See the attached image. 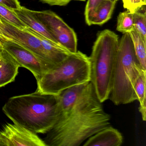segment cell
I'll return each instance as SVG.
<instances>
[{
    "mask_svg": "<svg viewBox=\"0 0 146 146\" xmlns=\"http://www.w3.org/2000/svg\"><path fill=\"white\" fill-rule=\"evenodd\" d=\"M61 113L44 141L47 146H79L110 125L106 113L90 81L69 88L59 94Z\"/></svg>",
    "mask_w": 146,
    "mask_h": 146,
    "instance_id": "obj_1",
    "label": "cell"
},
{
    "mask_svg": "<svg viewBox=\"0 0 146 146\" xmlns=\"http://www.w3.org/2000/svg\"><path fill=\"white\" fill-rule=\"evenodd\" d=\"M2 110L15 124L35 134H44L52 129L60 117V98L36 90L11 97Z\"/></svg>",
    "mask_w": 146,
    "mask_h": 146,
    "instance_id": "obj_2",
    "label": "cell"
},
{
    "mask_svg": "<svg viewBox=\"0 0 146 146\" xmlns=\"http://www.w3.org/2000/svg\"><path fill=\"white\" fill-rule=\"evenodd\" d=\"M117 34L108 29L100 31L89 58L90 82L101 102L109 99L119 47Z\"/></svg>",
    "mask_w": 146,
    "mask_h": 146,
    "instance_id": "obj_3",
    "label": "cell"
},
{
    "mask_svg": "<svg viewBox=\"0 0 146 146\" xmlns=\"http://www.w3.org/2000/svg\"><path fill=\"white\" fill-rule=\"evenodd\" d=\"M143 71L136 56L130 36L129 33L123 34L119 40L109 97L114 105L129 104L137 100L135 84Z\"/></svg>",
    "mask_w": 146,
    "mask_h": 146,
    "instance_id": "obj_4",
    "label": "cell"
},
{
    "mask_svg": "<svg viewBox=\"0 0 146 146\" xmlns=\"http://www.w3.org/2000/svg\"><path fill=\"white\" fill-rule=\"evenodd\" d=\"M89 58L80 51L72 53L37 81L36 90L58 95L65 90L90 81Z\"/></svg>",
    "mask_w": 146,
    "mask_h": 146,
    "instance_id": "obj_5",
    "label": "cell"
},
{
    "mask_svg": "<svg viewBox=\"0 0 146 146\" xmlns=\"http://www.w3.org/2000/svg\"><path fill=\"white\" fill-rule=\"evenodd\" d=\"M31 11L60 46L70 52H77L76 34L60 17L51 11Z\"/></svg>",
    "mask_w": 146,
    "mask_h": 146,
    "instance_id": "obj_6",
    "label": "cell"
},
{
    "mask_svg": "<svg viewBox=\"0 0 146 146\" xmlns=\"http://www.w3.org/2000/svg\"><path fill=\"white\" fill-rule=\"evenodd\" d=\"M0 32L4 38L18 43L33 53L40 60L46 72L52 68L40 38L26 29H19L0 17Z\"/></svg>",
    "mask_w": 146,
    "mask_h": 146,
    "instance_id": "obj_7",
    "label": "cell"
},
{
    "mask_svg": "<svg viewBox=\"0 0 146 146\" xmlns=\"http://www.w3.org/2000/svg\"><path fill=\"white\" fill-rule=\"evenodd\" d=\"M3 49L14 59L20 67L32 72L38 81L46 72L40 60L33 53L18 43L9 39H1Z\"/></svg>",
    "mask_w": 146,
    "mask_h": 146,
    "instance_id": "obj_8",
    "label": "cell"
},
{
    "mask_svg": "<svg viewBox=\"0 0 146 146\" xmlns=\"http://www.w3.org/2000/svg\"><path fill=\"white\" fill-rule=\"evenodd\" d=\"M0 137L4 146H47L36 134L15 124L6 125Z\"/></svg>",
    "mask_w": 146,
    "mask_h": 146,
    "instance_id": "obj_9",
    "label": "cell"
},
{
    "mask_svg": "<svg viewBox=\"0 0 146 146\" xmlns=\"http://www.w3.org/2000/svg\"><path fill=\"white\" fill-rule=\"evenodd\" d=\"M123 143L121 133L109 125L88 138L83 146H120Z\"/></svg>",
    "mask_w": 146,
    "mask_h": 146,
    "instance_id": "obj_10",
    "label": "cell"
},
{
    "mask_svg": "<svg viewBox=\"0 0 146 146\" xmlns=\"http://www.w3.org/2000/svg\"><path fill=\"white\" fill-rule=\"evenodd\" d=\"M14 11L19 19L28 28L41 35L54 44L61 46L56 41L42 23L35 17L31 10L21 6L19 9L14 10Z\"/></svg>",
    "mask_w": 146,
    "mask_h": 146,
    "instance_id": "obj_11",
    "label": "cell"
},
{
    "mask_svg": "<svg viewBox=\"0 0 146 146\" xmlns=\"http://www.w3.org/2000/svg\"><path fill=\"white\" fill-rule=\"evenodd\" d=\"M116 3V1L111 0L102 1L85 18L87 24L90 26L102 25L106 23L111 17Z\"/></svg>",
    "mask_w": 146,
    "mask_h": 146,
    "instance_id": "obj_12",
    "label": "cell"
},
{
    "mask_svg": "<svg viewBox=\"0 0 146 146\" xmlns=\"http://www.w3.org/2000/svg\"><path fill=\"white\" fill-rule=\"evenodd\" d=\"M0 60V88L13 82L20 67L17 61L3 50Z\"/></svg>",
    "mask_w": 146,
    "mask_h": 146,
    "instance_id": "obj_13",
    "label": "cell"
},
{
    "mask_svg": "<svg viewBox=\"0 0 146 146\" xmlns=\"http://www.w3.org/2000/svg\"><path fill=\"white\" fill-rule=\"evenodd\" d=\"M133 42L136 56L142 69L146 71V41L135 29L129 33Z\"/></svg>",
    "mask_w": 146,
    "mask_h": 146,
    "instance_id": "obj_14",
    "label": "cell"
},
{
    "mask_svg": "<svg viewBox=\"0 0 146 146\" xmlns=\"http://www.w3.org/2000/svg\"><path fill=\"white\" fill-rule=\"evenodd\" d=\"M146 71H143L137 80L135 91L140 103L139 111L143 121L146 120Z\"/></svg>",
    "mask_w": 146,
    "mask_h": 146,
    "instance_id": "obj_15",
    "label": "cell"
},
{
    "mask_svg": "<svg viewBox=\"0 0 146 146\" xmlns=\"http://www.w3.org/2000/svg\"><path fill=\"white\" fill-rule=\"evenodd\" d=\"M134 29L133 13L127 10L120 13L117 19V30L123 34L129 33Z\"/></svg>",
    "mask_w": 146,
    "mask_h": 146,
    "instance_id": "obj_16",
    "label": "cell"
},
{
    "mask_svg": "<svg viewBox=\"0 0 146 146\" xmlns=\"http://www.w3.org/2000/svg\"><path fill=\"white\" fill-rule=\"evenodd\" d=\"M0 17L19 29L24 30L28 28L19 19L14 10L1 5H0Z\"/></svg>",
    "mask_w": 146,
    "mask_h": 146,
    "instance_id": "obj_17",
    "label": "cell"
},
{
    "mask_svg": "<svg viewBox=\"0 0 146 146\" xmlns=\"http://www.w3.org/2000/svg\"><path fill=\"white\" fill-rule=\"evenodd\" d=\"M134 29L146 41V11L141 12L140 11L133 13Z\"/></svg>",
    "mask_w": 146,
    "mask_h": 146,
    "instance_id": "obj_18",
    "label": "cell"
},
{
    "mask_svg": "<svg viewBox=\"0 0 146 146\" xmlns=\"http://www.w3.org/2000/svg\"><path fill=\"white\" fill-rule=\"evenodd\" d=\"M123 7L131 13L143 9L145 7L146 0H122Z\"/></svg>",
    "mask_w": 146,
    "mask_h": 146,
    "instance_id": "obj_19",
    "label": "cell"
},
{
    "mask_svg": "<svg viewBox=\"0 0 146 146\" xmlns=\"http://www.w3.org/2000/svg\"><path fill=\"white\" fill-rule=\"evenodd\" d=\"M103 1L104 0H88L86 7H85V11H84L85 18L90 13ZM111 1L117 2L118 0H111Z\"/></svg>",
    "mask_w": 146,
    "mask_h": 146,
    "instance_id": "obj_20",
    "label": "cell"
},
{
    "mask_svg": "<svg viewBox=\"0 0 146 146\" xmlns=\"http://www.w3.org/2000/svg\"><path fill=\"white\" fill-rule=\"evenodd\" d=\"M0 5L13 10L19 9L21 7L18 0H0Z\"/></svg>",
    "mask_w": 146,
    "mask_h": 146,
    "instance_id": "obj_21",
    "label": "cell"
},
{
    "mask_svg": "<svg viewBox=\"0 0 146 146\" xmlns=\"http://www.w3.org/2000/svg\"><path fill=\"white\" fill-rule=\"evenodd\" d=\"M43 3L48 4L51 6H64L68 5L72 1L78 0H40Z\"/></svg>",
    "mask_w": 146,
    "mask_h": 146,
    "instance_id": "obj_22",
    "label": "cell"
},
{
    "mask_svg": "<svg viewBox=\"0 0 146 146\" xmlns=\"http://www.w3.org/2000/svg\"><path fill=\"white\" fill-rule=\"evenodd\" d=\"M3 49L2 48V45H1V39H0V53L3 52Z\"/></svg>",
    "mask_w": 146,
    "mask_h": 146,
    "instance_id": "obj_23",
    "label": "cell"
},
{
    "mask_svg": "<svg viewBox=\"0 0 146 146\" xmlns=\"http://www.w3.org/2000/svg\"><path fill=\"white\" fill-rule=\"evenodd\" d=\"M0 146H4V143H3L1 137H0Z\"/></svg>",
    "mask_w": 146,
    "mask_h": 146,
    "instance_id": "obj_24",
    "label": "cell"
},
{
    "mask_svg": "<svg viewBox=\"0 0 146 146\" xmlns=\"http://www.w3.org/2000/svg\"><path fill=\"white\" fill-rule=\"evenodd\" d=\"M4 37L2 36V34H1V32H0V39H4Z\"/></svg>",
    "mask_w": 146,
    "mask_h": 146,
    "instance_id": "obj_25",
    "label": "cell"
},
{
    "mask_svg": "<svg viewBox=\"0 0 146 146\" xmlns=\"http://www.w3.org/2000/svg\"><path fill=\"white\" fill-rule=\"evenodd\" d=\"M79 1H86V0H78Z\"/></svg>",
    "mask_w": 146,
    "mask_h": 146,
    "instance_id": "obj_26",
    "label": "cell"
},
{
    "mask_svg": "<svg viewBox=\"0 0 146 146\" xmlns=\"http://www.w3.org/2000/svg\"><path fill=\"white\" fill-rule=\"evenodd\" d=\"M1 53H0V60L1 59Z\"/></svg>",
    "mask_w": 146,
    "mask_h": 146,
    "instance_id": "obj_27",
    "label": "cell"
}]
</instances>
